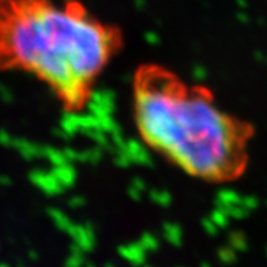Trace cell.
I'll return each instance as SVG.
<instances>
[{"label": "cell", "mask_w": 267, "mask_h": 267, "mask_svg": "<svg viewBox=\"0 0 267 267\" xmlns=\"http://www.w3.org/2000/svg\"><path fill=\"white\" fill-rule=\"evenodd\" d=\"M120 45L79 0H0V71L40 80L70 112L87 105Z\"/></svg>", "instance_id": "cell-1"}, {"label": "cell", "mask_w": 267, "mask_h": 267, "mask_svg": "<svg viewBox=\"0 0 267 267\" xmlns=\"http://www.w3.org/2000/svg\"><path fill=\"white\" fill-rule=\"evenodd\" d=\"M132 112L143 142L190 176L225 183L244 171L250 128L205 87L143 66L134 75Z\"/></svg>", "instance_id": "cell-2"}]
</instances>
